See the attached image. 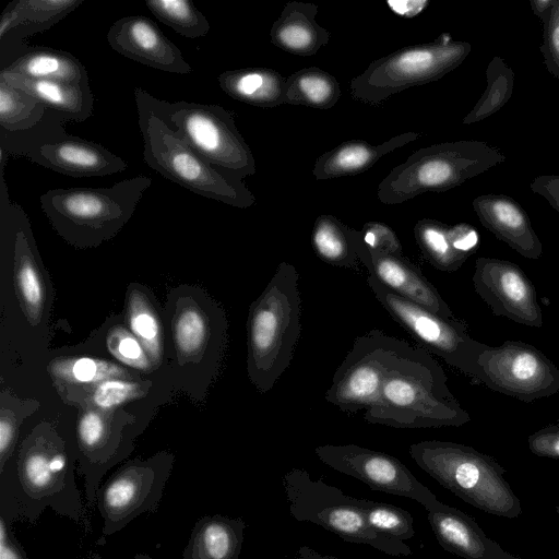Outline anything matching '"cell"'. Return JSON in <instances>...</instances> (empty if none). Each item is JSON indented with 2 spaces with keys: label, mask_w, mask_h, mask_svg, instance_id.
Segmentation results:
<instances>
[{
  "label": "cell",
  "mask_w": 559,
  "mask_h": 559,
  "mask_svg": "<svg viewBox=\"0 0 559 559\" xmlns=\"http://www.w3.org/2000/svg\"><path fill=\"white\" fill-rule=\"evenodd\" d=\"M359 262L385 287L402 298L445 319H454V313L438 289L423 274L420 269L404 255H395L368 248L354 233Z\"/></svg>",
  "instance_id": "cell-18"
},
{
  "label": "cell",
  "mask_w": 559,
  "mask_h": 559,
  "mask_svg": "<svg viewBox=\"0 0 559 559\" xmlns=\"http://www.w3.org/2000/svg\"><path fill=\"white\" fill-rule=\"evenodd\" d=\"M415 463L445 489L488 514L515 519L521 501L492 456L476 449L441 440H425L408 449Z\"/></svg>",
  "instance_id": "cell-6"
},
{
  "label": "cell",
  "mask_w": 559,
  "mask_h": 559,
  "mask_svg": "<svg viewBox=\"0 0 559 559\" xmlns=\"http://www.w3.org/2000/svg\"><path fill=\"white\" fill-rule=\"evenodd\" d=\"M290 515L310 522L340 536L345 542L365 544L390 556H408L403 540L371 528L360 508V499L313 479L304 468H292L283 477Z\"/></svg>",
  "instance_id": "cell-8"
},
{
  "label": "cell",
  "mask_w": 559,
  "mask_h": 559,
  "mask_svg": "<svg viewBox=\"0 0 559 559\" xmlns=\"http://www.w3.org/2000/svg\"><path fill=\"white\" fill-rule=\"evenodd\" d=\"M129 324L151 359L157 360L162 348L160 325L154 311L141 297H133L130 301Z\"/></svg>",
  "instance_id": "cell-37"
},
{
  "label": "cell",
  "mask_w": 559,
  "mask_h": 559,
  "mask_svg": "<svg viewBox=\"0 0 559 559\" xmlns=\"http://www.w3.org/2000/svg\"><path fill=\"white\" fill-rule=\"evenodd\" d=\"M1 70L29 79L49 80L90 88L86 68L72 53L60 49L32 47Z\"/></svg>",
  "instance_id": "cell-28"
},
{
  "label": "cell",
  "mask_w": 559,
  "mask_h": 559,
  "mask_svg": "<svg viewBox=\"0 0 559 559\" xmlns=\"http://www.w3.org/2000/svg\"><path fill=\"white\" fill-rule=\"evenodd\" d=\"M409 345L378 329L357 336L333 374L325 401L349 415L368 409Z\"/></svg>",
  "instance_id": "cell-12"
},
{
  "label": "cell",
  "mask_w": 559,
  "mask_h": 559,
  "mask_svg": "<svg viewBox=\"0 0 559 559\" xmlns=\"http://www.w3.org/2000/svg\"><path fill=\"white\" fill-rule=\"evenodd\" d=\"M151 100L166 124L214 168L242 179L255 174L253 154L233 111L216 104L170 103L153 95Z\"/></svg>",
  "instance_id": "cell-10"
},
{
  "label": "cell",
  "mask_w": 559,
  "mask_h": 559,
  "mask_svg": "<svg viewBox=\"0 0 559 559\" xmlns=\"http://www.w3.org/2000/svg\"><path fill=\"white\" fill-rule=\"evenodd\" d=\"M224 93L238 102L271 108L285 104L287 78L269 68L226 70L217 76Z\"/></svg>",
  "instance_id": "cell-27"
},
{
  "label": "cell",
  "mask_w": 559,
  "mask_h": 559,
  "mask_svg": "<svg viewBox=\"0 0 559 559\" xmlns=\"http://www.w3.org/2000/svg\"><path fill=\"white\" fill-rule=\"evenodd\" d=\"M319 7L310 2L288 1L271 28V43L280 49L312 56L328 45L330 32L316 22Z\"/></svg>",
  "instance_id": "cell-23"
},
{
  "label": "cell",
  "mask_w": 559,
  "mask_h": 559,
  "mask_svg": "<svg viewBox=\"0 0 559 559\" xmlns=\"http://www.w3.org/2000/svg\"><path fill=\"white\" fill-rule=\"evenodd\" d=\"M530 451L539 457L559 460V423L548 425L527 438Z\"/></svg>",
  "instance_id": "cell-44"
},
{
  "label": "cell",
  "mask_w": 559,
  "mask_h": 559,
  "mask_svg": "<svg viewBox=\"0 0 559 559\" xmlns=\"http://www.w3.org/2000/svg\"><path fill=\"white\" fill-rule=\"evenodd\" d=\"M487 86L473 109L464 117V124L479 122L500 110L514 88V72L503 58L495 56L486 69Z\"/></svg>",
  "instance_id": "cell-33"
},
{
  "label": "cell",
  "mask_w": 559,
  "mask_h": 559,
  "mask_svg": "<svg viewBox=\"0 0 559 559\" xmlns=\"http://www.w3.org/2000/svg\"><path fill=\"white\" fill-rule=\"evenodd\" d=\"M28 221L16 227L14 240L15 280L19 294L32 313L40 311L45 300V288L29 243Z\"/></svg>",
  "instance_id": "cell-32"
},
{
  "label": "cell",
  "mask_w": 559,
  "mask_h": 559,
  "mask_svg": "<svg viewBox=\"0 0 559 559\" xmlns=\"http://www.w3.org/2000/svg\"><path fill=\"white\" fill-rule=\"evenodd\" d=\"M481 225L527 259H539L543 245L522 205L503 194H483L472 202Z\"/></svg>",
  "instance_id": "cell-21"
},
{
  "label": "cell",
  "mask_w": 559,
  "mask_h": 559,
  "mask_svg": "<svg viewBox=\"0 0 559 559\" xmlns=\"http://www.w3.org/2000/svg\"><path fill=\"white\" fill-rule=\"evenodd\" d=\"M84 559H104V558L99 554L92 552L87 557H85ZM131 559H154V558H152L151 556H148L146 554H136Z\"/></svg>",
  "instance_id": "cell-50"
},
{
  "label": "cell",
  "mask_w": 559,
  "mask_h": 559,
  "mask_svg": "<svg viewBox=\"0 0 559 559\" xmlns=\"http://www.w3.org/2000/svg\"><path fill=\"white\" fill-rule=\"evenodd\" d=\"M85 0H14L0 15V41L49 29Z\"/></svg>",
  "instance_id": "cell-26"
},
{
  "label": "cell",
  "mask_w": 559,
  "mask_h": 559,
  "mask_svg": "<svg viewBox=\"0 0 559 559\" xmlns=\"http://www.w3.org/2000/svg\"><path fill=\"white\" fill-rule=\"evenodd\" d=\"M288 559H340V558L329 556V555L325 556V555L319 554L318 551H316L314 549H312L310 547L302 546L297 550V552L295 554L294 557L288 558Z\"/></svg>",
  "instance_id": "cell-49"
},
{
  "label": "cell",
  "mask_w": 559,
  "mask_h": 559,
  "mask_svg": "<svg viewBox=\"0 0 559 559\" xmlns=\"http://www.w3.org/2000/svg\"><path fill=\"white\" fill-rule=\"evenodd\" d=\"M150 12L162 23L187 38H199L210 32V22L189 0H145Z\"/></svg>",
  "instance_id": "cell-35"
},
{
  "label": "cell",
  "mask_w": 559,
  "mask_h": 559,
  "mask_svg": "<svg viewBox=\"0 0 559 559\" xmlns=\"http://www.w3.org/2000/svg\"><path fill=\"white\" fill-rule=\"evenodd\" d=\"M296 267L283 261L251 305L248 374L261 393L273 389L294 357L301 334V297Z\"/></svg>",
  "instance_id": "cell-3"
},
{
  "label": "cell",
  "mask_w": 559,
  "mask_h": 559,
  "mask_svg": "<svg viewBox=\"0 0 559 559\" xmlns=\"http://www.w3.org/2000/svg\"><path fill=\"white\" fill-rule=\"evenodd\" d=\"M506 155L483 141L460 140L421 147L378 186V199L400 204L426 192H444L503 163Z\"/></svg>",
  "instance_id": "cell-7"
},
{
  "label": "cell",
  "mask_w": 559,
  "mask_h": 559,
  "mask_svg": "<svg viewBox=\"0 0 559 559\" xmlns=\"http://www.w3.org/2000/svg\"><path fill=\"white\" fill-rule=\"evenodd\" d=\"M543 24L540 52L549 73L559 81V0Z\"/></svg>",
  "instance_id": "cell-42"
},
{
  "label": "cell",
  "mask_w": 559,
  "mask_h": 559,
  "mask_svg": "<svg viewBox=\"0 0 559 559\" xmlns=\"http://www.w3.org/2000/svg\"><path fill=\"white\" fill-rule=\"evenodd\" d=\"M419 133L408 131L395 135L381 144L364 140H349L320 155L312 174L317 180L354 176L371 168L385 154L415 141Z\"/></svg>",
  "instance_id": "cell-22"
},
{
  "label": "cell",
  "mask_w": 559,
  "mask_h": 559,
  "mask_svg": "<svg viewBox=\"0 0 559 559\" xmlns=\"http://www.w3.org/2000/svg\"><path fill=\"white\" fill-rule=\"evenodd\" d=\"M107 41L121 56L153 69L176 74L193 71L177 45L144 15H128L114 22Z\"/></svg>",
  "instance_id": "cell-19"
},
{
  "label": "cell",
  "mask_w": 559,
  "mask_h": 559,
  "mask_svg": "<svg viewBox=\"0 0 559 559\" xmlns=\"http://www.w3.org/2000/svg\"><path fill=\"white\" fill-rule=\"evenodd\" d=\"M393 12L404 17H413L429 4L428 1H388Z\"/></svg>",
  "instance_id": "cell-47"
},
{
  "label": "cell",
  "mask_w": 559,
  "mask_h": 559,
  "mask_svg": "<svg viewBox=\"0 0 559 559\" xmlns=\"http://www.w3.org/2000/svg\"><path fill=\"white\" fill-rule=\"evenodd\" d=\"M151 185L150 177L139 175L106 188H57L43 193L39 203L69 243L98 246L123 228Z\"/></svg>",
  "instance_id": "cell-5"
},
{
  "label": "cell",
  "mask_w": 559,
  "mask_h": 559,
  "mask_svg": "<svg viewBox=\"0 0 559 559\" xmlns=\"http://www.w3.org/2000/svg\"><path fill=\"white\" fill-rule=\"evenodd\" d=\"M556 511H557V513L559 515V504L556 507Z\"/></svg>",
  "instance_id": "cell-51"
},
{
  "label": "cell",
  "mask_w": 559,
  "mask_h": 559,
  "mask_svg": "<svg viewBox=\"0 0 559 559\" xmlns=\"http://www.w3.org/2000/svg\"><path fill=\"white\" fill-rule=\"evenodd\" d=\"M174 329L177 347L182 354L198 353L206 340V322L201 312L194 308L181 311Z\"/></svg>",
  "instance_id": "cell-38"
},
{
  "label": "cell",
  "mask_w": 559,
  "mask_h": 559,
  "mask_svg": "<svg viewBox=\"0 0 559 559\" xmlns=\"http://www.w3.org/2000/svg\"><path fill=\"white\" fill-rule=\"evenodd\" d=\"M367 284L392 319L403 326L421 347L471 378L484 343L474 340L465 321L445 319L392 292L368 274Z\"/></svg>",
  "instance_id": "cell-15"
},
{
  "label": "cell",
  "mask_w": 559,
  "mask_h": 559,
  "mask_svg": "<svg viewBox=\"0 0 559 559\" xmlns=\"http://www.w3.org/2000/svg\"><path fill=\"white\" fill-rule=\"evenodd\" d=\"M139 392L140 386L136 382L106 379L96 385L92 401L100 409H111L135 397Z\"/></svg>",
  "instance_id": "cell-40"
},
{
  "label": "cell",
  "mask_w": 559,
  "mask_h": 559,
  "mask_svg": "<svg viewBox=\"0 0 559 559\" xmlns=\"http://www.w3.org/2000/svg\"><path fill=\"white\" fill-rule=\"evenodd\" d=\"M245 528L240 518L204 515L194 523L181 559H239Z\"/></svg>",
  "instance_id": "cell-25"
},
{
  "label": "cell",
  "mask_w": 559,
  "mask_h": 559,
  "mask_svg": "<svg viewBox=\"0 0 559 559\" xmlns=\"http://www.w3.org/2000/svg\"><path fill=\"white\" fill-rule=\"evenodd\" d=\"M472 281L475 292L495 316L531 328L543 326L535 286L518 264L498 258H478Z\"/></svg>",
  "instance_id": "cell-17"
},
{
  "label": "cell",
  "mask_w": 559,
  "mask_h": 559,
  "mask_svg": "<svg viewBox=\"0 0 559 559\" xmlns=\"http://www.w3.org/2000/svg\"><path fill=\"white\" fill-rule=\"evenodd\" d=\"M555 3H556V0H531L530 1L533 13L540 20L542 23L547 19V16L549 15Z\"/></svg>",
  "instance_id": "cell-48"
},
{
  "label": "cell",
  "mask_w": 559,
  "mask_h": 559,
  "mask_svg": "<svg viewBox=\"0 0 559 559\" xmlns=\"http://www.w3.org/2000/svg\"><path fill=\"white\" fill-rule=\"evenodd\" d=\"M471 378L523 402L559 392V368L535 346L521 341L483 344Z\"/></svg>",
  "instance_id": "cell-14"
},
{
  "label": "cell",
  "mask_w": 559,
  "mask_h": 559,
  "mask_svg": "<svg viewBox=\"0 0 559 559\" xmlns=\"http://www.w3.org/2000/svg\"><path fill=\"white\" fill-rule=\"evenodd\" d=\"M355 229L343 224L333 215L317 217L311 234V245L323 262L345 269H355L359 264L356 252Z\"/></svg>",
  "instance_id": "cell-29"
},
{
  "label": "cell",
  "mask_w": 559,
  "mask_h": 559,
  "mask_svg": "<svg viewBox=\"0 0 559 559\" xmlns=\"http://www.w3.org/2000/svg\"><path fill=\"white\" fill-rule=\"evenodd\" d=\"M108 348L119 360L136 369L148 368V357L145 348L134 334L124 330H115L109 333Z\"/></svg>",
  "instance_id": "cell-39"
},
{
  "label": "cell",
  "mask_w": 559,
  "mask_h": 559,
  "mask_svg": "<svg viewBox=\"0 0 559 559\" xmlns=\"http://www.w3.org/2000/svg\"><path fill=\"white\" fill-rule=\"evenodd\" d=\"M112 367L107 364L91 358L80 357L64 362L61 367V376L69 381L79 384L100 383L105 378L114 373Z\"/></svg>",
  "instance_id": "cell-41"
},
{
  "label": "cell",
  "mask_w": 559,
  "mask_h": 559,
  "mask_svg": "<svg viewBox=\"0 0 559 559\" xmlns=\"http://www.w3.org/2000/svg\"><path fill=\"white\" fill-rule=\"evenodd\" d=\"M47 108L26 92L0 79V127L7 132H23L36 127Z\"/></svg>",
  "instance_id": "cell-34"
},
{
  "label": "cell",
  "mask_w": 559,
  "mask_h": 559,
  "mask_svg": "<svg viewBox=\"0 0 559 559\" xmlns=\"http://www.w3.org/2000/svg\"><path fill=\"white\" fill-rule=\"evenodd\" d=\"M340 97L336 78L320 68H304L287 78L285 104L329 109Z\"/></svg>",
  "instance_id": "cell-30"
},
{
  "label": "cell",
  "mask_w": 559,
  "mask_h": 559,
  "mask_svg": "<svg viewBox=\"0 0 559 559\" xmlns=\"http://www.w3.org/2000/svg\"><path fill=\"white\" fill-rule=\"evenodd\" d=\"M414 235L425 259L439 271H457L467 260L455 249L450 225L423 218L416 223Z\"/></svg>",
  "instance_id": "cell-31"
},
{
  "label": "cell",
  "mask_w": 559,
  "mask_h": 559,
  "mask_svg": "<svg viewBox=\"0 0 559 559\" xmlns=\"http://www.w3.org/2000/svg\"><path fill=\"white\" fill-rule=\"evenodd\" d=\"M428 521L439 545L463 559H522L487 537L479 524L463 511L437 500Z\"/></svg>",
  "instance_id": "cell-20"
},
{
  "label": "cell",
  "mask_w": 559,
  "mask_h": 559,
  "mask_svg": "<svg viewBox=\"0 0 559 559\" xmlns=\"http://www.w3.org/2000/svg\"><path fill=\"white\" fill-rule=\"evenodd\" d=\"M75 460L62 439L43 433L28 438L17 455L0 468V516L10 523L35 524L50 509L59 516L84 523Z\"/></svg>",
  "instance_id": "cell-1"
},
{
  "label": "cell",
  "mask_w": 559,
  "mask_h": 559,
  "mask_svg": "<svg viewBox=\"0 0 559 559\" xmlns=\"http://www.w3.org/2000/svg\"><path fill=\"white\" fill-rule=\"evenodd\" d=\"M364 243L373 250L403 255L402 245L394 230L380 222H368L359 230Z\"/></svg>",
  "instance_id": "cell-43"
},
{
  "label": "cell",
  "mask_w": 559,
  "mask_h": 559,
  "mask_svg": "<svg viewBox=\"0 0 559 559\" xmlns=\"http://www.w3.org/2000/svg\"><path fill=\"white\" fill-rule=\"evenodd\" d=\"M0 559H28L11 530V523L2 516H0Z\"/></svg>",
  "instance_id": "cell-45"
},
{
  "label": "cell",
  "mask_w": 559,
  "mask_h": 559,
  "mask_svg": "<svg viewBox=\"0 0 559 559\" xmlns=\"http://www.w3.org/2000/svg\"><path fill=\"white\" fill-rule=\"evenodd\" d=\"M531 189L559 213V175H540L532 181Z\"/></svg>",
  "instance_id": "cell-46"
},
{
  "label": "cell",
  "mask_w": 559,
  "mask_h": 559,
  "mask_svg": "<svg viewBox=\"0 0 559 559\" xmlns=\"http://www.w3.org/2000/svg\"><path fill=\"white\" fill-rule=\"evenodd\" d=\"M472 45L441 34L431 43L401 48L373 60L349 84L354 99L379 106L404 90L442 79L469 55Z\"/></svg>",
  "instance_id": "cell-9"
},
{
  "label": "cell",
  "mask_w": 559,
  "mask_h": 559,
  "mask_svg": "<svg viewBox=\"0 0 559 559\" xmlns=\"http://www.w3.org/2000/svg\"><path fill=\"white\" fill-rule=\"evenodd\" d=\"M174 464L173 455L156 454L132 460L119 467L96 492L102 538L118 533L134 519L158 509Z\"/></svg>",
  "instance_id": "cell-13"
},
{
  "label": "cell",
  "mask_w": 559,
  "mask_h": 559,
  "mask_svg": "<svg viewBox=\"0 0 559 559\" xmlns=\"http://www.w3.org/2000/svg\"><path fill=\"white\" fill-rule=\"evenodd\" d=\"M447 380L442 366L426 349L409 345L385 377L364 419L393 428L461 427L471 416Z\"/></svg>",
  "instance_id": "cell-2"
},
{
  "label": "cell",
  "mask_w": 559,
  "mask_h": 559,
  "mask_svg": "<svg viewBox=\"0 0 559 559\" xmlns=\"http://www.w3.org/2000/svg\"><path fill=\"white\" fill-rule=\"evenodd\" d=\"M0 79L39 100L47 109L68 121L84 122L94 111L95 98L90 88L62 82L29 79L0 70Z\"/></svg>",
  "instance_id": "cell-24"
},
{
  "label": "cell",
  "mask_w": 559,
  "mask_h": 559,
  "mask_svg": "<svg viewBox=\"0 0 559 559\" xmlns=\"http://www.w3.org/2000/svg\"><path fill=\"white\" fill-rule=\"evenodd\" d=\"M360 508L371 528L376 532L407 540L415 536L413 515L396 506L360 499Z\"/></svg>",
  "instance_id": "cell-36"
},
{
  "label": "cell",
  "mask_w": 559,
  "mask_h": 559,
  "mask_svg": "<svg viewBox=\"0 0 559 559\" xmlns=\"http://www.w3.org/2000/svg\"><path fill=\"white\" fill-rule=\"evenodd\" d=\"M44 119L33 129L21 132H1V146L8 156H24L33 163L61 175L104 177L122 173L124 159L102 144L64 132L62 116L47 110Z\"/></svg>",
  "instance_id": "cell-11"
},
{
  "label": "cell",
  "mask_w": 559,
  "mask_h": 559,
  "mask_svg": "<svg viewBox=\"0 0 559 559\" xmlns=\"http://www.w3.org/2000/svg\"><path fill=\"white\" fill-rule=\"evenodd\" d=\"M151 95L142 87L134 88L145 163L164 178L195 194L238 209L253 205L255 197L243 179L214 168L194 152L166 124Z\"/></svg>",
  "instance_id": "cell-4"
},
{
  "label": "cell",
  "mask_w": 559,
  "mask_h": 559,
  "mask_svg": "<svg viewBox=\"0 0 559 559\" xmlns=\"http://www.w3.org/2000/svg\"><path fill=\"white\" fill-rule=\"evenodd\" d=\"M318 459L342 474L355 477L372 490L409 498L427 511L438 500L396 457L357 444H324L314 449Z\"/></svg>",
  "instance_id": "cell-16"
}]
</instances>
